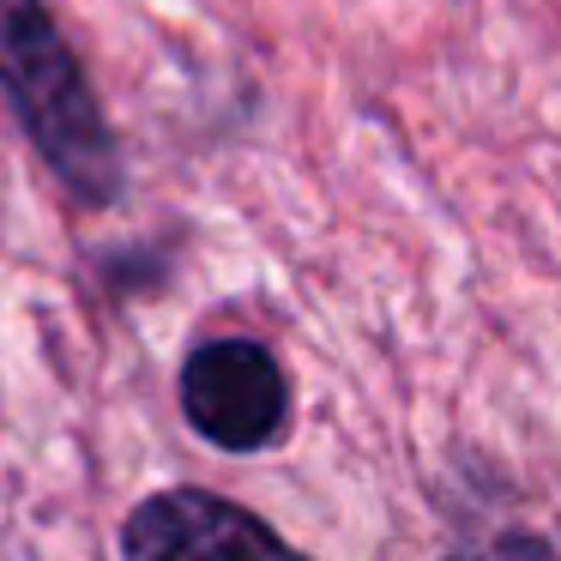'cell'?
Segmentation results:
<instances>
[{"label":"cell","mask_w":561,"mask_h":561,"mask_svg":"<svg viewBox=\"0 0 561 561\" xmlns=\"http://www.w3.org/2000/svg\"><path fill=\"white\" fill-rule=\"evenodd\" d=\"M0 85L19 103L31 139L43 146V158L61 170V182L73 194L85 199L115 194L122 175H115L110 127H103L73 55L55 37L37 0H0Z\"/></svg>","instance_id":"obj_1"},{"label":"cell","mask_w":561,"mask_h":561,"mask_svg":"<svg viewBox=\"0 0 561 561\" xmlns=\"http://www.w3.org/2000/svg\"><path fill=\"white\" fill-rule=\"evenodd\" d=\"M182 411L211 447L260 453L290 423V380L254 339H211L182 368Z\"/></svg>","instance_id":"obj_2"},{"label":"cell","mask_w":561,"mask_h":561,"mask_svg":"<svg viewBox=\"0 0 561 561\" xmlns=\"http://www.w3.org/2000/svg\"><path fill=\"white\" fill-rule=\"evenodd\" d=\"M127 561H308L266 519L206 489H163L122 525Z\"/></svg>","instance_id":"obj_3"},{"label":"cell","mask_w":561,"mask_h":561,"mask_svg":"<svg viewBox=\"0 0 561 561\" xmlns=\"http://www.w3.org/2000/svg\"><path fill=\"white\" fill-rule=\"evenodd\" d=\"M453 561H556V549L531 531H501V537H489V543L459 549Z\"/></svg>","instance_id":"obj_4"}]
</instances>
